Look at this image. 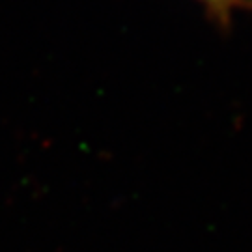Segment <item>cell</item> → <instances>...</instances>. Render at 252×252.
Instances as JSON below:
<instances>
[{"label":"cell","instance_id":"obj_1","mask_svg":"<svg viewBox=\"0 0 252 252\" xmlns=\"http://www.w3.org/2000/svg\"><path fill=\"white\" fill-rule=\"evenodd\" d=\"M196 2H200L204 8L209 9V11H213L219 17H228L230 11H232L235 6H239L243 0H196Z\"/></svg>","mask_w":252,"mask_h":252}]
</instances>
